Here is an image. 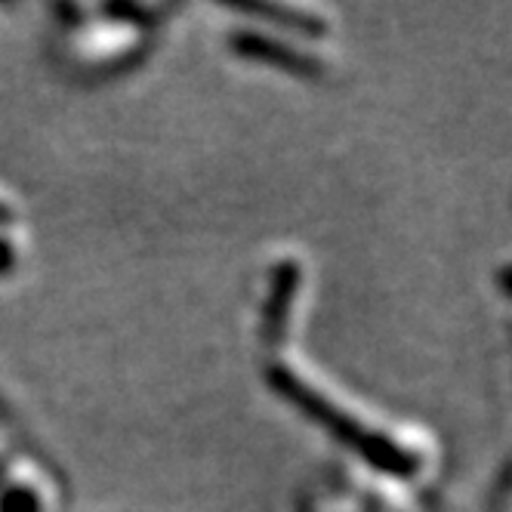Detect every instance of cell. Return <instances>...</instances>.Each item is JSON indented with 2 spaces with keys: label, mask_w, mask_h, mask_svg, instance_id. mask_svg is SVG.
I'll return each mask as SVG.
<instances>
[{
  "label": "cell",
  "mask_w": 512,
  "mask_h": 512,
  "mask_svg": "<svg viewBox=\"0 0 512 512\" xmlns=\"http://www.w3.org/2000/svg\"><path fill=\"white\" fill-rule=\"evenodd\" d=\"M10 219H13V210H10V207H4V204H0V226H4V223H10Z\"/></svg>",
  "instance_id": "obj_8"
},
{
  "label": "cell",
  "mask_w": 512,
  "mask_h": 512,
  "mask_svg": "<svg viewBox=\"0 0 512 512\" xmlns=\"http://www.w3.org/2000/svg\"><path fill=\"white\" fill-rule=\"evenodd\" d=\"M266 380L275 386V392H281L290 401V405H297L306 417H312L318 426H324L334 438H340L343 445L355 448L364 460H368L371 466H377L380 472L398 475V479H408V475L417 472V460L411 454H405L398 445H392L389 438L361 429L337 405H331L324 395L309 389L294 371L281 368V364H272V368L266 371Z\"/></svg>",
  "instance_id": "obj_1"
},
{
  "label": "cell",
  "mask_w": 512,
  "mask_h": 512,
  "mask_svg": "<svg viewBox=\"0 0 512 512\" xmlns=\"http://www.w3.org/2000/svg\"><path fill=\"white\" fill-rule=\"evenodd\" d=\"M105 16L112 19H127L130 25H155L158 16L167 13V7H136V4H108L102 7Z\"/></svg>",
  "instance_id": "obj_5"
},
{
  "label": "cell",
  "mask_w": 512,
  "mask_h": 512,
  "mask_svg": "<svg viewBox=\"0 0 512 512\" xmlns=\"http://www.w3.org/2000/svg\"><path fill=\"white\" fill-rule=\"evenodd\" d=\"M13 266H16V253H13V247H10L7 241H0V275L10 272Z\"/></svg>",
  "instance_id": "obj_7"
},
{
  "label": "cell",
  "mask_w": 512,
  "mask_h": 512,
  "mask_svg": "<svg viewBox=\"0 0 512 512\" xmlns=\"http://www.w3.org/2000/svg\"><path fill=\"white\" fill-rule=\"evenodd\" d=\"M229 47L241 59L278 65V68H287L290 75H300V78H321V71H324V65L318 59H312L294 47H287L275 38H266V34H256V31H232Z\"/></svg>",
  "instance_id": "obj_2"
},
{
  "label": "cell",
  "mask_w": 512,
  "mask_h": 512,
  "mask_svg": "<svg viewBox=\"0 0 512 512\" xmlns=\"http://www.w3.org/2000/svg\"><path fill=\"white\" fill-rule=\"evenodd\" d=\"M232 10L247 13V16H260V19H272L284 28H294L300 34H309V38H321L327 31L324 22L318 16L300 13V10H287V7H269V4H232Z\"/></svg>",
  "instance_id": "obj_4"
},
{
  "label": "cell",
  "mask_w": 512,
  "mask_h": 512,
  "mask_svg": "<svg viewBox=\"0 0 512 512\" xmlns=\"http://www.w3.org/2000/svg\"><path fill=\"white\" fill-rule=\"evenodd\" d=\"M0 512H41V497L31 488H7L0 494Z\"/></svg>",
  "instance_id": "obj_6"
},
{
  "label": "cell",
  "mask_w": 512,
  "mask_h": 512,
  "mask_svg": "<svg viewBox=\"0 0 512 512\" xmlns=\"http://www.w3.org/2000/svg\"><path fill=\"white\" fill-rule=\"evenodd\" d=\"M297 287H300V266L294 260H284L272 275L269 300L263 306V340L269 346H275L287 331V318L290 309H294Z\"/></svg>",
  "instance_id": "obj_3"
}]
</instances>
